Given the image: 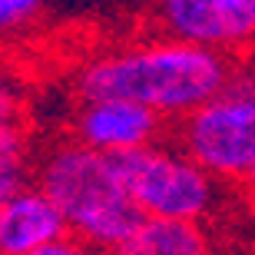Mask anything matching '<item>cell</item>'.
Returning <instances> with one entry per match:
<instances>
[{
	"mask_svg": "<svg viewBox=\"0 0 255 255\" xmlns=\"http://www.w3.org/2000/svg\"><path fill=\"white\" fill-rule=\"evenodd\" d=\"M232 76V60L179 37L132 40L90 57L76 73V93L126 96L152 106L166 120H182Z\"/></svg>",
	"mask_w": 255,
	"mask_h": 255,
	"instance_id": "obj_1",
	"label": "cell"
},
{
	"mask_svg": "<svg viewBox=\"0 0 255 255\" xmlns=\"http://www.w3.org/2000/svg\"><path fill=\"white\" fill-rule=\"evenodd\" d=\"M37 186L60 206L70 232L103 249H116L142 212L126 189L116 156L66 139L40 159Z\"/></svg>",
	"mask_w": 255,
	"mask_h": 255,
	"instance_id": "obj_2",
	"label": "cell"
},
{
	"mask_svg": "<svg viewBox=\"0 0 255 255\" xmlns=\"http://www.w3.org/2000/svg\"><path fill=\"white\" fill-rule=\"evenodd\" d=\"M179 146L219 182L255 176V66H232L229 83L179 123Z\"/></svg>",
	"mask_w": 255,
	"mask_h": 255,
	"instance_id": "obj_3",
	"label": "cell"
},
{
	"mask_svg": "<svg viewBox=\"0 0 255 255\" xmlns=\"http://www.w3.org/2000/svg\"><path fill=\"white\" fill-rule=\"evenodd\" d=\"M120 169L142 216L206 222L219 209V179L182 146L152 142L146 149L120 156Z\"/></svg>",
	"mask_w": 255,
	"mask_h": 255,
	"instance_id": "obj_4",
	"label": "cell"
},
{
	"mask_svg": "<svg viewBox=\"0 0 255 255\" xmlns=\"http://www.w3.org/2000/svg\"><path fill=\"white\" fill-rule=\"evenodd\" d=\"M162 33L236 57L255 47V0H152Z\"/></svg>",
	"mask_w": 255,
	"mask_h": 255,
	"instance_id": "obj_5",
	"label": "cell"
},
{
	"mask_svg": "<svg viewBox=\"0 0 255 255\" xmlns=\"http://www.w3.org/2000/svg\"><path fill=\"white\" fill-rule=\"evenodd\" d=\"M166 116L126 96H86L73 113V139L106 156H129L162 139Z\"/></svg>",
	"mask_w": 255,
	"mask_h": 255,
	"instance_id": "obj_6",
	"label": "cell"
},
{
	"mask_svg": "<svg viewBox=\"0 0 255 255\" xmlns=\"http://www.w3.org/2000/svg\"><path fill=\"white\" fill-rule=\"evenodd\" d=\"M66 232L60 206L40 186H23L0 209V255H33Z\"/></svg>",
	"mask_w": 255,
	"mask_h": 255,
	"instance_id": "obj_7",
	"label": "cell"
},
{
	"mask_svg": "<svg viewBox=\"0 0 255 255\" xmlns=\"http://www.w3.org/2000/svg\"><path fill=\"white\" fill-rule=\"evenodd\" d=\"M116 255H216L212 236L199 219L142 216L129 236L113 249Z\"/></svg>",
	"mask_w": 255,
	"mask_h": 255,
	"instance_id": "obj_8",
	"label": "cell"
},
{
	"mask_svg": "<svg viewBox=\"0 0 255 255\" xmlns=\"http://www.w3.org/2000/svg\"><path fill=\"white\" fill-rule=\"evenodd\" d=\"M30 179V139L23 123L0 126V209Z\"/></svg>",
	"mask_w": 255,
	"mask_h": 255,
	"instance_id": "obj_9",
	"label": "cell"
},
{
	"mask_svg": "<svg viewBox=\"0 0 255 255\" xmlns=\"http://www.w3.org/2000/svg\"><path fill=\"white\" fill-rule=\"evenodd\" d=\"M47 0H0V40L20 37L37 23Z\"/></svg>",
	"mask_w": 255,
	"mask_h": 255,
	"instance_id": "obj_10",
	"label": "cell"
},
{
	"mask_svg": "<svg viewBox=\"0 0 255 255\" xmlns=\"http://www.w3.org/2000/svg\"><path fill=\"white\" fill-rule=\"evenodd\" d=\"M33 255H116V252L113 249L96 246V242H90V239H80V236H73V232H66V236H60L57 242L43 246Z\"/></svg>",
	"mask_w": 255,
	"mask_h": 255,
	"instance_id": "obj_11",
	"label": "cell"
},
{
	"mask_svg": "<svg viewBox=\"0 0 255 255\" xmlns=\"http://www.w3.org/2000/svg\"><path fill=\"white\" fill-rule=\"evenodd\" d=\"M20 110H23V93H20L17 80L7 70H0V126L20 123Z\"/></svg>",
	"mask_w": 255,
	"mask_h": 255,
	"instance_id": "obj_12",
	"label": "cell"
},
{
	"mask_svg": "<svg viewBox=\"0 0 255 255\" xmlns=\"http://www.w3.org/2000/svg\"><path fill=\"white\" fill-rule=\"evenodd\" d=\"M249 192H252V196H255V176H252V179H249Z\"/></svg>",
	"mask_w": 255,
	"mask_h": 255,
	"instance_id": "obj_13",
	"label": "cell"
}]
</instances>
